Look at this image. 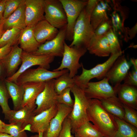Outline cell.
Returning <instances> with one entry per match:
<instances>
[{"label":"cell","mask_w":137,"mask_h":137,"mask_svg":"<svg viewBox=\"0 0 137 137\" xmlns=\"http://www.w3.org/2000/svg\"><path fill=\"white\" fill-rule=\"evenodd\" d=\"M23 50L17 45H14L9 53L2 60L7 77H11L17 71L22 63L21 56Z\"/></svg>","instance_id":"19"},{"label":"cell","mask_w":137,"mask_h":137,"mask_svg":"<svg viewBox=\"0 0 137 137\" xmlns=\"http://www.w3.org/2000/svg\"><path fill=\"white\" fill-rule=\"evenodd\" d=\"M0 137H12L11 135L8 134L4 133H0Z\"/></svg>","instance_id":"48"},{"label":"cell","mask_w":137,"mask_h":137,"mask_svg":"<svg viewBox=\"0 0 137 137\" xmlns=\"http://www.w3.org/2000/svg\"><path fill=\"white\" fill-rule=\"evenodd\" d=\"M122 52L111 54L109 58L105 62L97 64L89 69L84 68L81 63L82 72L80 75H76L73 78L75 84L84 89L87 84L91 79L96 78L100 80L105 77L106 75L113 64L119 56L122 55Z\"/></svg>","instance_id":"3"},{"label":"cell","mask_w":137,"mask_h":137,"mask_svg":"<svg viewBox=\"0 0 137 137\" xmlns=\"http://www.w3.org/2000/svg\"><path fill=\"white\" fill-rule=\"evenodd\" d=\"M33 27L26 26L22 30L18 43L23 51L32 53L36 51L41 44L36 40L34 35Z\"/></svg>","instance_id":"23"},{"label":"cell","mask_w":137,"mask_h":137,"mask_svg":"<svg viewBox=\"0 0 137 137\" xmlns=\"http://www.w3.org/2000/svg\"><path fill=\"white\" fill-rule=\"evenodd\" d=\"M131 63L133 66V68L137 69V60L136 59L131 58L130 59Z\"/></svg>","instance_id":"46"},{"label":"cell","mask_w":137,"mask_h":137,"mask_svg":"<svg viewBox=\"0 0 137 137\" xmlns=\"http://www.w3.org/2000/svg\"><path fill=\"white\" fill-rule=\"evenodd\" d=\"M74 134L75 136L78 137H103L89 121L79 127L75 130Z\"/></svg>","instance_id":"29"},{"label":"cell","mask_w":137,"mask_h":137,"mask_svg":"<svg viewBox=\"0 0 137 137\" xmlns=\"http://www.w3.org/2000/svg\"><path fill=\"white\" fill-rule=\"evenodd\" d=\"M104 35L106 36L108 40L111 54L118 53L122 51L117 37L112 28Z\"/></svg>","instance_id":"34"},{"label":"cell","mask_w":137,"mask_h":137,"mask_svg":"<svg viewBox=\"0 0 137 137\" xmlns=\"http://www.w3.org/2000/svg\"><path fill=\"white\" fill-rule=\"evenodd\" d=\"M114 117L118 128L112 137H137V128L123 120Z\"/></svg>","instance_id":"28"},{"label":"cell","mask_w":137,"mask_h":137,"mask_svg":"<svg viewBox=\"0 0 137 137\" xmlns=\"http://www.w3.org/2000/svg\"><path fill=\"white\" fill-rule=\"evenodd\" d=\"M54 79L46 82L44 89L37 97L35 102L37 107L34 111L36 115L50 108L57 104L58 94L54 87Z\"/></svg>","instance_id":"12"},{"label":"cell","mask_w":137,"mask_h":137,"mask_svg":"<svg viewBox=\"0 0 137 137\" xmlns=\"http://www.w3.org/2000/svg\"><path fill=\"white\" fill-rule=\"evenodd\" d=\"M87 49L90 54L99 57H108L111 54L108 41L105 35L99 36L94 33Z\"/></svg>","instance_id":"21"},{"label":"cell","mask_w":137,"mask_h":137,"mask_svg":"<svg viewBox=\"0 0 137 137\" xmlns=\"http://www.w3.org/2000/svg\"><path fill=\"white\" fill-rule=\"evenodd\" d=\"M5 84L12 100L13 110L17 111L22 108L24 94V90L22 85L5 80Z\"/></svg>","instance_id":"25"},{"label":"cell","mask_w":137,"mask_h":137,"mask_svg":"<svg viewBox=\"0 0 137 137\" xmlns=\"http://www.w3.org/2000/svg\"><path fill=\"white\" fill-rule=\"evenodd\" d=\"M3 133L11 135L12 137H27L24 129L18 124H5Z\"/></svg>","instance_id":"33"},{"label":"cell","mask_w":137,"mask_h":137,"mask_svg":"<svg viewBox=\"0 0 137 137\" xmlns=\"http://www.w3.org/2000/svg\"><path fill=\"white\" fill-rule=\"evenodd\" d=\"M55 57L49 55H35L23 51L20 67L14 75L7 78L5 80L16 83L20 75L30 67L35 65H38L48 70L50 68V64L53 61Z\"/></svg>","instance_id":"6"},{"label":"cell","mask_w":137,"mask_h":137,"mask_svg":"<svg viewBox=\"0 0 137 137\" xmlns=\"http://www.w3.org/2000/svg\"><path fill=\"white\" fill-rule=\"evenodd\" d=\"M7 76L3 62L0 60V80H5Z\"/></svg>","instance_id":"43"},{"label":"cell","mask_w":137,"mask_h":137,"mask_svg":"<svg viewBox=\"0 0 137 137\" xmlns=\"http://www.w3.org/2000/svg\"><path fill=\"white\" fill-rule=\"evenodd\" d=\"M57 111V107L56 105L36 115L32 118L26 130L38 134L40 132H43L48 127L51 120L56 115Z\"/></svg>","instance_id":"16"},{"label":"cell","mask_w":137,"mask_h":137,"mask_svg":"<svg viewBox=\"0 0 137 137\" xmlns=\"http://www.w3.org/2000/svg\"><path fill=\"white\" fill-rule=\"evenodd\" d=\"M6 0H2L0 2V23L3 22V15L5 9Z\"/></svg>","instance_id":"44"},{"label":"cell","mask_w":137,"mask_h":137,"mask_svg":"<svg viewBox=\"0 0 137 137\" xmlns=\"http://www.w3.org/2000/svg\"><path fill=\"white\" fill-rule=\"evenodd\" d=\"M74 98V103L71 112L67 117L70 120L72 133L84 122L89 121L87 110L91 99L86 95L83 89L74 84L71 88Z\"/></svg>","instance_id":"2"},{"label":"cell","mask_w":137,"mask_h":137,"mask_svg":"<svg viewBox=\"0 0 137 137\" xmlns=\"http://www.w3.org/2000/svg\"><path fill=\"white\" fill-rule=\"evenodd\" d=\"M75 137H78V136H75Z\"/></svg>","instance_id":"53"},{"label":"cell","mask_w":137,"mask_h":137,"mask_svg":"<svg viewBox=\"0 0 137 137\" xmlns=\"http://www.w3.org/2000/svg\"><path fill=\"white\" fill-rule=\"evenodd\" d=\"M30 137H39V135L38 134L34 135L31 136Z\"/></svg>","instance_id":"52"},{"label":"cell","mask_w":137,"mask_h":137,"mask_svg":"<svg viewBox=\"0 0 137 137\" xmlns=\"http://www.w3.org/2000/svg\"><path fill=\"white\" fill-rule=\"evenodd\" d=\"M5 31L3 29L0 31V38Z\"/></svg>","instance_id":"50"},{"label":"cell","mask_w":137,"mask_h":137,"mask_svg":"<svg viewBox=\"0 0 137 137\" xmlns=\"http://www.w3.org/2000/svg\"><path fill=\"white\" fill-rule=\"evenodd\" d=\"M127 32L130 39L134 38L137 33V24L128 30Z\"/></svg>","instance_id":"45"},{"label":"cell","mask_w":137,"mask_h":137,"mask_svg":"<svg viewBox=\"0 0 137 137\" xmlns=\"http://www.w3.org/2000/svg\"><path fill=\"white\" fill-rule=\"evenodd\" d=\"M131 66V63L124 55L118 57L107 72L105 77L115 86L121 83L127 75Z\"/></svg>","instance_id":"13"},{"label":"cell","mask_w":137,"mask_h":137,"mask_svg":"<svg viewBox=\"0 0 137 137\" xmlns=\"http://www.w3.org/2000/svg\"><path fill=\"white\" fill-rule=\"evenodd\" d=\"M58 111L51 120L47 129L43 132L42 137H58L65 119L72 108L65 105L57 104Z\"/></svg>","instance_id":"15"},{"label":"cell","mask_w":137,"mask_h":137,"mask_svg":"<svg viewBox=\"0 0 137 137\" xmlns=\"http://www.w3.org/2000/svg\"><path fill=\"white\" fill-rule=\"evenodd\" d=\"M5 123L0 119V133H3V128Z\"/></svg>","instance_id":"47"},{"label":"cell","mask_w":137,"mask_h":137,"mask_svg":"<svg viewBox=\"0 0 137 137\" xmlns=\"http://www.w3.org/2000/svg\"><path fill=\"white\" fill-rule=\"evenodd\" d=\"M2 0H0V2H1Z\"/></svg>","instance_id":"54"},{"label":"cell","mask_w":137,"mask_h":137,"mask_svg":"<svg viewBox=\"0 0 137 137\" xmlns=\"http://www.w3.org/2000/svg\"><path fill=\"white\" fill-rule=\"evenodd\" d=\"M71 88H66L58 95L57 97V104H63L72 108L74 100L71 98L70 92Z\"/></svg>","instance_id":"35"},{"label":"cell","mask_w":137,"mask_h":137,"mask_svg":"<svg viewBox=\"0 0 137 137\" xmlns=\"http://www.w3.org/2000/svg\"><path fill=\"white\" fill-rule=\"evenodd\" d=\"M67 25L59 29L57 36L52 40L41 44L37 50L31 53L37 55H49L62 57L66 39Z\"/></svg>","instance_id":"10"},{"label":"cell","mask_w":137,"mask_h":137,"mask_svg":"<svg viewBox=\"0 0 137 137\" xmlns=\"http://www.w3.org/2000/svg\"><path fill=\"white\" fill-rule=\"evenodd\" d=\"M65 11L67 19L65 40L72 41L74 25L88 0H59Z\"/></svg>","instance_id":"7"},{"label":"cell","mask_w":137,"mask_h":137,"mask_svg":"<svg viewBox=\"0 0 137 137\" xmlns=\"http://www.w3.org/2000/svg\"><path fill=\"white\" fill-rule=\"evenodd\" d=\"M75 84L73 78L70 76L69 72H67L54 79V87L58 95L65 89L71 88Z\"/></svg>","instance_id":"30"},{"label":"cell","mask_w":137,"mask_h":137,"mask_svg":"<svg viewBox=\"0 0 137 137\" xmlns=\"http://www.w3.org/2000/svg\"><path fill=\"white\" fill-rule=\"evenodd\" d=\"M108 4L100 0L93 10L90 19L91 24L94 30L102 22L109 20L107 13Z\"/></svg>","instance_id":"27"},{"label":"cell","mask_w":137,"mask_h":137,"mask_svg":"<svg viewBox=\"0 0 137 137\" xmlns=\"http://www.w3.org/2000/svg\"><path fill=\"white\" fill-rule=\"evenodd\" d=\"M26 26H35L44 19V0H24Z\"/></svg>","instance_id":"14"},{"label":"cell","mask_w":137,"mask_h":137,"mask_svg":"<svg viewBox=\"0 0 137 137\" xmlns=\"http://www.w3.org/2000/svg\"><path fill=\"white\" fill-rule=\"evenodd\" d=\"M16 44L13 43H10L0 48V60L4 58L11 51L13 46Z\"/></svg>","instance_id":"42"},{"label":"cell","mask_w":137,"mask_h":137,"mask_svg":"<svg viewBox=\"0 0 137 137\" xmlns=\"http://www.w3.org/2000/svg\"><path fill=\"white\" fill-rule=\"evenodd\" d=\"M84 47L73 46L70 47L64 43V48L62 59L59 66L54 70V71H59L66 68L69 71L70 76L72 78L75 77L78 70L81 67L79 60L87 51Z\"/></svg>","instance_id":"5"},{"label":"cell","mask_w":137,"mask_h":137,"mask_svg":"<svg viewBox=\"0 0 137 137\" xmlns=\"http://www.w3.org/2000/svg\"><path fill=\"white\" fill-rule=\"evenodd\" d=\"M112 28L111 22L108 20L101 23L94 30L95 34L97 36L104 35Z\"/></svg>","instance_id":"40"},{"label":"cell","mask_w":137,"mask_h":137,"mask_svg":"<svg viewBox=\"0 0 137 137\" xmlns=\"http://www.w3.org/2000/svg\"><path fill=\"white\" fill-rule=\"evenodd\" d=\"M25 15L24 0L7 18L4 20L3 28L6 31L16 28L23 30L26 27Z\"/></svg>","instance_id":"22"},{"label":"cell","mask_w":137,"mask_h":137,"mask_svg":"<svg viewBox=\"0 0 137 137\" xmlns=\"http://www.w3.org/2000/svg\"><path fill=\"white\" fill-rule=\"evenodd\" d=\"M70 120L67 117L65 119L58 137H75L72 134Z\"/></svg>","instance_id":"38"},{"label":"cell","mask_w":137,"mask_h":137,"mask_svg":"<svg viewBox=\"0 0 137 137\" xmlns=\"http://www.w3.org/2000/svg\"><path fill=\"white\" fill-rule=\"evenodd\" d=\"M5 81L0 80V106L6 119L8 113L11 109L8 104V100L11 98Z\"/></svg>","instance_id":"32"},{"label":"cell","mask_w":137,"mask_h":137,"mask_svg":"<svg viewBox=\"0 0 137 137\" xmlns=\"http://www.w3.org/2000/svg\"><path fill=\"white\" fill-rule=\"evenodd\" d=\"M4 22V21L3 22L0 23V31L3 29V26Z\"/></svg>","instance_id":"49"},{"label":"cell","mask_w":137,"mask_h":137,"mask_svg":"<svg viewBox=\"0 0 137 137\" xmlns=\"http://www.w3.org/2000/svg\"><path fill=\"white\" fill-rule=\"evenodd\" d=\"M89 99H96L100 100L117 96L113 87L111 85L108 80L105 77L97 82H89L83 89Z\"/></svg>","instance_id":"11"},{"label":"cell","mask_w":137,"mask_h":137,"mask_svg":"<svg viewBox=\"0 0 137 137\" xmlns=\"http://www.w3.org/2000/svg\"><path fill=\"white\" fill-rule=\"evenodd\" d=\"M123 81L125 84L137 87V69L133 68L131 71L129 72Z\"/></svg>","instance_id":"39"},{"label":"cell","mask_w":137,"mask_h":137,"mask_svg":"<svg viewBox=\"0 0 137 137\" xmlns=\"http://www.w3.org/2000/svg\"><path fill=\"white\" fill-rule=\"evenodd\" d=\"M33 30L36 39L41 44L54 38L57 35L59 29L44 19L39 21L34 26Z\"/></svg>","instance_id":"20"},{"label":"cell","mask_w":137,"mask_h":137,"mask_svg":"<svg viewBox=\"0 0 137 137\" xmlns=\"http://www.w3.org/2000/svg\"><path fill=\"white\" fill-rule=\"evenodd\" d=\"M125 110L124 120L137 128V112L136 110L123 104Z\"/></svg>","instance_id":"36"},{"label":"cell","mask_w":137,"mask_h":137,"mask_svg":"<svg viewBox=\"0 0 137 137\" xmlns=\"http://www.w3.org/2000/svg\"><path fill=\"white\" fill-rule=\"evenodd\" d=\"M91 122L103 137H112L118 128L114 116L104 108L100 100L91 99L87 110Z\"/></svg>","instance_id":"1"},{"label":"cell","mask_w":137,"mask_h":137,"mask_svg":"<svg viewBox=\"0 0 137 137\" xmlns=\"http://www.w3.org/2000/svg\"><path fill=\"white\" fill-rule=\"evenodd\" d=\"M113 87L118 97L123 104L137 109V87L123 83Z\"/></svg>","instance_id":"18"},{"label":"cell","mask_w":137,"mask_h":137,"mask_svg":"<svg viewBox=\"0 0 137 137\" xmlns=\"http://www.w3.org/2000/svg\"><path fill=\"white\" fill-rule=\"evenodd\" d=\"M46 82H27L22 85L24 90V94L22 107L36 105V99L43 90Z\"/></svg>","instance_id":"24"},{"label":"cell","mask_w":137,"mask_h":137,"mask_svg":"<svg viewBox=\"0 0 137 137\" xmlns=\"http://www.w3.org/2000/svg\"><path fill=\"white\" fill-rule=\"evenodd\" d=\"M36 105L26 106L17 111L11 110L8 113L6 120L9 124L15 123L20 125L25 130L32 118L36 115L34 111L36 108Z\"/></svg>","instance_id":"17"},{"label":"cell","mask_w":137,"mask_h":137,"mask_svg":"<svg viewBox=\"0 0 137 137\" xmlns=\"http://www.w3.org/2000/svg\"><path fill=\"white\" fill-rule=\"evenodd\" d=\"M100 0H89L84 8L86 13L90 17L96 5Z\"/></svg>","instance_id":"41"},{"label":"cell","mask_w":137,"mask_h":137,"mask_svg":"<svg viewBox=\"0 0 137 137\" xmlns=\"http://www.w3.org/2000/svg\"><path fill=\"white\" fill-rule=\"evenodd\" d=\"M23 0H6L3 15L4 20L7 18L20 5Z\"/></svg>","instance_id":"37"},{"label":"cell","mask_w":137,"mask_h":137,"mask_svg":"<svg viewBox=\"0 0 137 137\" xmlns=\"http://www.w3.org/2000/svg\"><path fill=\"white\" fill-rule=\"evenodd\" d=\"M90 19V16L86 13L84 8L80 13L74 25L73 39L69 46H81L87 48L94 34V30L91 24Z\"/></svg>","instance_id":"4"},{"label":"cell","mask_w":137,"mask_h":137,"mask_svg":"<svg viewBox=\"0 0 137 137\" xmlns=\"http://www.w3.org/2000/svg\"><path fill=\"white\" fill-rule=\"evenodd\" d=\"M43 133L42 132H40L38 133L39 137H42Z\"/></svg>","instance_id":"51"},{"label":"cell","mask_w":137,"mask_h":137,"mask_svg":"<svg viewBox=\"0 0 137 137\" xmlns=\"http://www.w3.org/2000/svg\"><path fill=\"white\" fill-rule=\"evenodd\" d=\"M100 101L103 107L110 113L124 120L125 110L123 104L117 96Z\"/></svg>","instance_id":"26"},{"label":"cell","mask_w":137,"mask_h":137,"mask_svg":"<svg viewBox=\"0 0 137 137\" xmlns=\"http://www.w3.org/2000/svg\"><path fill=\"white\" fill-rule=\"evenodd\" d=\"M69 71L64 69L59 71L48 70L39 66L36 68H29L22 74L17 78L16 83L22 85L27 82H46L55 78Z\"/></svg>","instance_id":"8"},{"label":"cell","mask_w":137,"mask_h":137,"mask_svg":"<svg viewBox=\"0 0 137 137\" xmlns=\"http://www.w3.org/2000/svg\"><path fill=\"white\" fill-rule=\"evenodd\" d=\"M45 19L59 29L67 24L66 14L59 0H44Z\"/></svg>","instance_id":"9"},{"label":"cell","mask_w":137,"mask_h":137,"mask_svg":"<svg viewBox=\"0 0 137 137\" xmlns=\"http://www.w3.org/2000/svg\"><path fill=\"white\" fill-rule=\"evenodd\" d=\"M22 30L13 28L6 30L0 38V48L12 42L15 44L18 42Z\"/></svg>","instance_id":"31"}]
</instances>
